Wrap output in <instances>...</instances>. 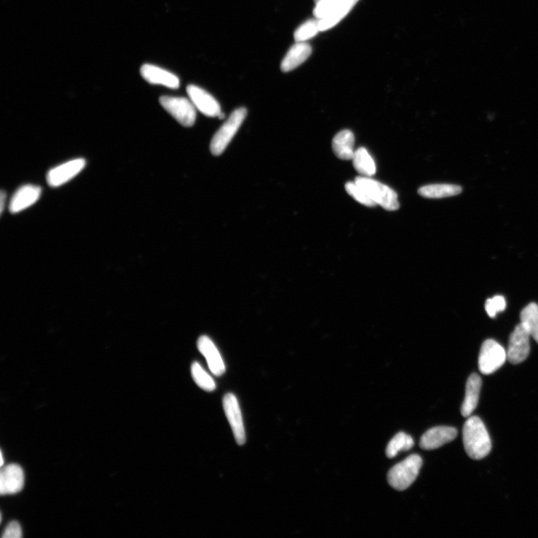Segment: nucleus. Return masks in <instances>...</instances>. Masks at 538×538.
<instances>
[{
  "label": "nucleus",
  "mask_w": 538,
  "mask_h": 538,
  "mask_svg": "<svg viewBox=\"0 0 538 538\" xmlns=\"http://www.w3.org/2000/svg\"><path fill=\"white\" fill-rule=\"evenodd\" d=\"M457 435V431L453 427L438 426L427 431L422 436L419 445L423 450H435L452 442Z\"/></svg>",
  "instance_id": "obj_11"
},
{
  "label": "nucleus",
  "mask_w": 538,
  "mask_h": 538,
  "mask_svg": "<svg viewBox=\"0 0 538 538\" xmlns=\"http://www.w3.org/2000/svg\"><path fill=\"white\" fill-rule=\"evenodd\" d=\"M522 324L538 344V305L531 303L520 313Z\"/></svg>",
  "instance_id": "obj_22"
},
{
  "label": "nucleus",
  "mask_w": 538,
  "mask_h": 538,
  "mask_svg": "<svg viewBox=\"0 0 538 538\" xmlns=\"http://www.w3.org/2000/svg\"><path fill=\"white\" fill-rule=\"evenodd\" d=\"M140 73L144 80L151 84L164 86L173 89L180 87V80L175 74L155 65H142Z\"/></svg>",
  "instance_id": "obj_14"
},
{
  "label": "nucleus",
  "mask_w": 538,
  "mask_h": 538,
  "mask_svg": "<svg viewBox=\"0 0 538 538\" xmlns=\"http://www.w3.org/2000/svg\"><path fill=\"white\" fill-rule=\"evenodd\" d=\"M223 406L236 443L243 445L246 440L245 431L238 399L232 393H228L223 399Z\"/></svg>",
  "instance_id": "obj_9"
},
{
  "label": "nucleus",
  "mask_w": 538,
  "mask_h": 538,
  "mask_svg": "<svg viewBox=\"0 0 538 538\" xmlns=\"http://www.w3.org/2000/svg\"><path fill=\"white\" fill-rule=\"evenodd\" d=\"M42 194V188L35 185H25L12 196L9 211L13 214L21 213L35 204Z\"/></svg>",
  "instance_id": "obj_13"
},
{
  "label": "nucleus",
  "mask_w": 538,
  "mask_h": 538,
  "mask_svg": "<svg viewBox=\"0 0 538 538\" xmlns=\"http://www.w3.org/2000/svg\"><path fill=\"white\" fill-rule=\"evenodd\" d=\"M198 347L206 358L209 368L216 376H221L226 372V366L220 353L213 341L206 336H202L199 339Z\"/></svg>",
  "instance_id": "obj_15"
},
{
  "label": "nucleus",
  "mask_w": 538,
  "mask_h": 538,
  "mask_svg": "<svg viewBox=\"0 0 538 538\" xmlns=\"http://www.w3.org/2000/svg\"><path fill=\"white\" fill-rule=\"evenodd\" d=\"M423 465V459L412 455L393 467L389 472L387 480L390 486L397 491L408 489L414 482Z\"/></svg>",
  "instance_id": "obj_2"
},
{
  "label": "nucleus",
  "mask_w": 538,
  "mask_h": 538,
  "mask_svg": "<svg viewBox=\"0 0 538 538\" xmlns=\"http://www.w3.org/2000/svg\"><path fill=\"white\" fill-rule=\"evenodd\" d=\"M353 165L363 177H370L376 172V166L373 157L364 148H358L353 157Z\"/></svg>",
  "instance_id": "obj_21"
},
{
  "label": "nucleus",
  "mask_w": 538,
  "mask_h": 538,
  "mask_svg": "<svg viewBox=\"0 0 538 538\" xmlns=\"http://www.w3.org/2000/svg\"><path fill=\"white\" fill-rule=\"evenodd\" d=\"M465 451L474 460L486 457L491 451V440L489 431L478 416L469 417L463 428Z\"/></svg>",
  "instance_id": "obj_1"
},
{
  "label": "nucleus",
  "mask_w": 538,
  "mask_h": 538,
  "mask_svg": "<svg viewBox=\"0 0 538 538\" xmlns=\"http://www.w3.org/2000/svg\"><path fill=\"white\" fill-rule=\"evenodd\" d=\"M24 472L18 464H9L0 472V493L2 495L15 494L23 489Z\"/></svg>",
  "instance_id": "obj_12"
},
{
  "label": "nucleus",
  "mask_w": 538,
  "mask_h": 538,
  "mask_svg": "<svg viewBox=\"0 0 538 538\" xmlns=\"http://www.w3.org/2000/svg\"><path fill=\"white\" fill-rule=\"evenodd\" d=\"M22 530L20 524L17 521L11 522L4 531V538H21L22 537Z\"/></svg>",
  "instance_id": "obj_29"
},
{
  "label": "nucleus",
  "mask_w": 538,
  "mask_h": 538,
  "mask_svg": "<svg viewBox=\"0 0 538 538\" xmlns=\"http://www.w3.org/2000/svg\"><path fill=\"white\" fill-rule=\"evenodd\" d=\"M506 360L507 352L500 344L493 339L484 341L479 358V367L482 374L495 373L501 368Z\"/></svg>",
  "instance_id": "obj_5"
},
{
  "label": "nucleus",
  "mask_w": 538,
  "mask_h": 538,
  "mask_svg": "<svg viewBox=\"0 0 538 538\" xmlns=\"http://www.w3.org/2000/svg\"><path fill=\"white\" fill-rule=\"evenodd\" d=\"M320 32L319 20H309L301 24L294 33L296 42H306Z\"/></svg>",
  "instance_id": "obj_25"
},
{
  "label": "nucleus",
  "mask_w": 538,
  "mask_h": 538,
  "mask_svg": "<svg viewBox=\"0 0 538 538\" xmlns=\"http://www.w3.org/2000/svg\"><path fill=\"white\" fill-rule=\"evenodd\" d=\"M354 182L362 188L370 198L386 211H395L399 208L397 192L383 183L368 177H358Z\"/></svg>",
  "instance_id": "obj_3"
},
{
  "label": "nucleus",
  "mask_w": 538,
  "mask_h": 538,
  "mask_svg": "<svg viewBox=\"0 0 538 538\" xmlns=\"http://www.w3.org/2000/svg\"><path fill=\"white\" fill-rule=\"evenodd\" d=\"M358 2L359 0H338L330 14L319 21L320 32L333 28L349 14Z\"/></svg>",
  "instance_id": "obj_18"
},
{
  "label": "nucleus",
  "mask_w": 538,
  "mask_h": 538,
  "mask_svg": "<svg viewBox=\"0 0 538 538\" xmlns=\"http://www.w3.org/2000/svg\"><path fill=\"white\" fill-rule=\"evenodd\" d=\"M530 334L520 323L509 338L507 359L510 363L518 364L526 361L530 352Z\"/></svg>",
  "instance_id": "obj_7"
},
{
  "label": "nucleus",
  "mask_w": 538,
  "mask_h": 538,
  "mask_svg": "<svg viewBox=\"0 0 538 538\" xmlns=\"http://www.w3.org/2000/svg\"><path fill=\"white\" fill-rule=\"evenodd\" d=\"M86 161L83 158L70 160L49 170L47 181L51 187H59L80 174L85 168Z\"/></svg>",
  "instance_id": "obj_8"
},
{
  "label": "nucleus",
  "mask_w": 538,
  "mask_h": 538,
  "mask_svg": "<svg viewBox=\"0 0 538 538\" xmlns=\"http://www.w3.org/2000/svg\"><path fill=\"white\" fill-rule=\"evenodd\" d=\"M345 187L347 193L360 204L369 207L377 205L356 182H348Z\"/></svg>",
  "instance_id": "obj_26"
},
{
  "label": "nucleus",
  "mask_w": 538,
  "mask_h": 538,
  "mask_svg": "<svg viewBox=\"0 0 538 538\" xmlns=\"http://www.w3.org/2000/svg\"><path fill=\"white\" fill-rule=\"evenodd\" d=\"M481 379L476 373L472 374L467 382L465 399L462 406V414L469 417L475 411L479 403Z\"/></svg>",
  "instance_id": "obj_17"
},
{
  "label": "nucleus",
  "mask_w": 538,
  "mask_h": 538,
  "mask_svg": "<svg viewBox=\"0 0 538 538\" xmlns=\"http://www.w3.org/2000/svg\"><path fill=\"white\" fill-rule=\"evenodd\" d=\"M505 308L506 300L502 296H496L489 298L485 304V310L491 318H494L498 312L504 311Z\"/></svg>",
  "instance_id": "obj_27"
},
{
  "label": "nucleus",
  "mask_w": 538,
  "mask_h": 538,
  "mask_svg": "<svg viewBox=\"0 0 538 538\" xmlns=\"http://www.w3.org/2000/svg\"><path fill=\"white\" fill-rule=\"evenodd\" d=\"M414 445L413 438L405 433L400 432L388 443L386 455L389 458H392L402 451L410 450Z\"/></svg>",
  "instance_id": "obj_23"
},
{
  "label": "nucleus",
  "mask_w": 538,
  "mask_h": 538,
  "mask_svg": "<svg viewBox=\"0 0 538 538\" xmlns=\"http://www.w3.org/2000/svg\"><path fill=\"white\" fill-rule=\"evenodd\" d=\"M162 107L182 126L189 127L196 121V109L185 98L163 96L160 99Z\"/></svg>",
  "instance_id": "obj_6"
},
{
  "label": "nucleus",
  "mask_w": 538,
  "mask_h": 538,
  "mask_svg": "<svg viewBox=\"0 0 538 538\" xmlns=\"http://www.w3.org/2000/svg\"><path fill=\"white\" fill-rule=\"evenodd\" d=\"M246 116L247 110L245 108L235 110L230 115L228 121L221 127L212 139L211 150L214 155L219 156L226 151Z\"/></svg>",
  "instance_id": "obj_4"
},
{
  "label": "nucleus",
  "mask_w": 538,
  "mask_h": 538,
  "mask_svg": "<svg viewBox=\"0 0 538 538\" xmlns=\"http://www.w3.org/2000/svg\"><path fill=\"white\" fill-rule=\"evenodd\" d=\"M312 48L306 42H296L287 52L283 58L281 69L283 72H290L303 64L311 55Z\"/></svg>",
  "instance_id": "obj_16"
},
{
  "label": "nucleus",
  "mask_w": 538,
  "mask_h": 538,
  "mask_svg": "<svg viewBox=\"0 0 538 538\" xmlns=\"http://www.w3.org/2000/svg\"><path fill=\"white\" fill-rule=\"evenodd\" d=\"M4 454L1 452V467L4 466Z\"/></svg>",
  "instance_id": "obj_31"
},
{
  "label": "nucleus",
  "mask_w": 538,
  "mask_h": 538,
  "mask_svg": "<svg viewBox=\"0 0 538 538\" xmlns=\"http://www.w3.org/2000/svg\"><path fill=\"white\" fill-rule=\"evenodd\" d=\"M192 375L197 385L207 392L214 391L216 383L213 378L209 375L199 363H194L192 366Z\"/></svg>",
  "instance_id": "obj_24"
},
{
  "label": "nucleus",
  "mask_w": 538,
  "mask_h": 538,
  "mask_svg": "<svg viewBox=\"0 0 538 538\" xmlns=\"http://www.w3.org/2000/svg\"><path fill=\"white\" fill-rule=\"evenodd\" d=\"M338 0H321L313 9V16L317 20L326 18L333 11Z\"/></svg>",
  "instance_id": "obj_28"
},
{
  "label": "nucleus",
  "mask_w": 538,
  "mask_h": 538,
  "mask_svg": "<svg viewBox=\"0 0 538 538\" xmlns=\"http://www.w3.org/2000/svg\"><path fill=\"white\" fill-rule=\"evenodd\" d=\"M6 198V194L4 191H2L1 194H0V212H1V214H3L5 209Z\"/></svg>",
  "instance_id": "obj_30"
},
{
  "label": "nucleus",
  "mask_w": 538,
  "mask_h": 538,
  "mask_svg": "<svg viewBox=\"0 0 538 538\" xmlns=\"http://www.w3.org/2000/svg\"><path fill=\"white\" fill-rule=\"evenodd\" d=\"M463 189L454 185H431L421 187L418 193L426 199H443L460 194Z\"/></svg>",
  "instance_id": "obj_20"
},
{
  "label": "nucleus",
  "mask_w": 538,
  "mask_h": 538,
  "mask_svg": "<svg viewBox=\"0 0 538 538\" xmlns=\"http://www.w3.org/2000/svg\"><path fill=\"white\" fill-rule=\"evenodd\" d=\"M187 94L196 110L208 117H218L221 113L218 102L203 88L190 85Z\"/></svg>",
  "instance_id": "obj_10"
},
{
  "label": "nucleus",
  "mask_w": 538,
  "mask_h": 538,
  "mask_svg": "<svg viewBox=\"0 0 538 538\" xmlns=\"http://www.w3.org/2000/svg\"><path fill=\"white\" fill-rule=\"evenodd\" d=\"M354 136L351 130L340 131L334 138L332 148L339 159L351 160L354 156Z\"/></svg>",
  "instance_id": "obj_19"
},
{
  "label": "nucleus",
  "mask_w": 538,
  "mask_h": 538,
  "mask_svg": "<svg viewBox=\"0 0 538 538\" xmlns=\"http://www.w3.org/2000/svg\"><path fill=\"white\" fill-rule=\"evenodd\" d=\"M321 0H314L315 4H318Z\"/></svg>",
  "instance_id": "obj_32"
}]
</instances>
